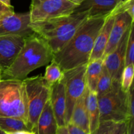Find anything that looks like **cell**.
<instances>
[{
	"mask_svg": "<svg viewBox=\"0 0 134 134\" xmlns=\"http://www.w3.org/2000/svg\"><path fill=\"white\" fill-rule=\"evenodd\" d=\"M103 67L102 58L89 61L86 69V86L90 91L96 92L97 84Z\"/></svg>",
	"mask_w": 134,
	"mask_h": 134,
	"instance_id": "19",
	"label": "cell"
},
{
	"mask_svg": "<svg viewBox=\"0 0 134 134\" xmlns=\"http://www.w3.org/2000/svg\"><path fill=\"white\" fill-rule=\"evenodd\" d=\"M128 110H129V114L131 119H134V98H133V85L130 88L129 91L128 92Z\"/></svg>",
	"mask_w": 134,
	"mask_h": 134,
	"instance_id": "27",
	"label": "cell"
},
{
	"mask_svg": "<svg viewBox=\"0 0 134 134\" xmlns=\"http://www.w3.org/2000/svg\"><path fill=\"white\" fill-rule=\"evenodd\" d=\"M53 56L47 42L34 33L25 37L23 46L13 62L3 69L2 79L23 81L31 71L51 62Z\"/></svg>",
	"mask_w": 134,
	"mask_h": 134,
	"instance_id": "2",
	"label": "cell"
},
{
	"mask_svg": "<svg viewBox=\"0 0 134 134\" xmlns=\"http://www.w3.org/2000/svg\"><path fill=\"white\" fill-rule=\"evenodd\" d=\"M0 116L22 119L27 125V98L23 81L13 79L0 81Z\"/></svg>",
	"mask_w": 134,
	"mask_h": 134,
	"instance_id": "4",
	"label": "cell"
},
{
	"mask_svg": "<svg viewBox=\"0 0 134 134\" xmlns=\"http://www.w3.org/2000/svg\"><path fill=\"white\" fill-rule=\"evenodd\" d=\"M0 1H1V2L3 3L4 4L8 5V6H12L11 3H10L11 0H0Z\"/></svg>",
	"mask_w": 134,
	"mask_h": 134,
	"instance_id": "33",
	"label": "cell"
},
{
	"mask_svg": "<svg viewBox=\"0 0 134 134\" xmlns=\"http://www.w3.org/2000/svg\"><path fill=\"white\" fill-rule=\"evenodd\" d=\"M0 130L5 132L30 130L26 122L23 120L7 116H0Z\"/></svg>",
	"mask_w": 134,
	"mask_h": 134,
	"instance_id": "20",
	"label": "cell"
},
{
	"mask_svg": "<svg viewBox=\"0 0 134 134\" xmlns=\"http://www.w3.org/2000/svg\"><path fill=\"white\" fill-rule=\"evenodd\" d=\"M113 81L107 69L103 65V69L98 79L96 87V94L98 98L103 96L111 90Z\"/></svg>",
	"mask_w": 134,
	"mask_h": 134,
	"instance_id": "22",
	"label": "cell"
},
{
	"mask_svg": "<svg viewBox=\"0 0 134 134\" xmlns=\"http://www.w3.org/2000/svg\"><path fill=\"white\" fill-rule=\"evenodd\" d=\"M129 120L116 123L110 134H127Z\"/></svg>",
	"mask_w": 134,
	"mask_h": 134,
	"instance_id": "26",
	"label": "cell"
},
{
	"mask_svg": "<svg viewBox=\"0 0 134 134\" xmlns=\"http://www.w3.org/2000/svg\"><path fill=\"white\" fill-rule=\"evenodd\" d=\"M7 134H36V133L31 130H18L15 132H5Z\"/></svg>",
	"mask_w": 134,
	"mask_h": 134,
	"instance_id": "30",
	"label": "cell"
},
{
	"mask_svg": "<svg viewBox=\"0 0 134 134\" xmlns=\"http://www.w3.org/2000/svg\"><path fill=\"white\" fill-rule=\"evenodd\" d=\"M130 31V28L124 34L115 49L103 59V65L111 75L113 81L120 82L121 75L124 68L126 47Z\"/></svg>",
	"mask_w": 134,
	"mask_h": 134,
	"instance_id": "10",
	"label": "cell"
},
{
	"mask_svg": "<svg viewBox=\"0 0 134 134\" xmlns=\"http://www.w3.org/2000/svg\"><path fill=\"white\" fill-rule=\"evenodd\" d=\"M116 11V10H115ZM134 20L126 12L116 13L109 39L106 46L102 59L115 49L120 39L133 24Z\"/></svg>",
	"mask_w": 134,
	"mask_h": 134,
	"instance_id": "11",
	"label": "cell"
},
{
	"mask_svg": "<svg viewBox=\"0 0 134 134\" xmlns=\"http://www.w3.org/2000/svg\"><path fill=\"white\" fill-rule=\"evenodd\" d=\"M88 88L76 102L72 111L69 123L81 128L86 133L90 134V123L86 105V98Z\"/></svg>",
	"mask_w": 134,
	"mask_h": 134,
	"instance_id": "16",
	"label": "cell"
},
{
	"mask_svg": "<svg viewBox=\"0 0 134 134\" xmlns=\"http://www.w3.org/2000/svg\"><path fill=\"white\" fill-rule=\"evenodd\" d=\"M2 79V71H0V81Z\"/></svg>",
	"mask_w": 134,
	"mask_h": 134,
	"instance_id": "35",
	"label": "cell"
},
{
	"mask_svg": "<svg viewBox=\"0 0 134 134\" xmlns=\"http://www.w3.org/2000/svg\"><path fill=\"white\" fill-rule=\"evenodd\" d=\"M87 63L64 71L66 109L65 121L69 123L76 102L86 90V69Z\"/></svg>",
	"mask_w": 134,
	"mask_h": 134,
	"instance_id": "7",
	"label": "cell"
},
{
	"mask_svg": "<svg viewBox=\"0 0 134 134\" xmlns=\"http://www.w3.org/2000/svg\"><path fill=\"white\" fill-rule=\"evenodd\" d=\"M51 86L57 83L64 78V71L55 60L52 59L50 65L46 68L45 73L43 77Z\"/></svg>",
	"mask_w": 134,
	"mask_h": 134,
	"instance_id": "21",
	"label": "cell"
},
{
	"mask_svg": "<svg viewBox=\"0 0 134 134\" xmlns=\"http://www.w3.org/2000/svg\"><path fill=\"white\" fill-rule=\"evenodd\" d=\"M69 1H71V2L77 4V5H80L83 0H69Z\"/></svg>",
	"mask_w": 134,
	"mask_h": 134,
	"instance_id": "34",
	"label": "cell"
},
{
	"mask_svg": "<svg viewBox=\"0 0 134 134\" xmlns=\"http://www.w3.org/2000/svg\"><path fill=\"white\" fill-rule=\"evenodd\" d=\"M88 18L86 10H75L69 15L30 22V27L34 33L47 42L54 54L64 47Z\"/></svg>",
	"mask_w": 134,
	"mask_h": 134,
	"instance_id": "3",
	"label": "cell"
},
{
	"mask_svg": "<svg viewBox=\"0 0 134 134\" xmlns=\"http://www.w3.org/2000/svg\"><path fill=\"white\" fill-rule=\"evenodd\" d=\"M116 123L112 121H103L99 122L98 128L90 134H110Z\"/></svg>",
	"mask_w": 134,
	"mask_h": 134,
	"instance_id": "25",
	"label": "cell"
},
{
	"mask_svg": "<svg viewBox=\"0 0 134 134\" xmlns=\"http://www.w3.org/2000/svg\"><path fill=\"white\" fill-rule=\"evenodd\" d=\"M133 64H130L124 67L120 78V87L124 92H128L133 85Z\"/></svg>",
	"mask_w": 134,
	"mask_h": 134,
	"instance_id": "23",
	"label": "cell"
},
{
	"mask_svg": "<svg viewBox=\"0 0 134 134\" xmlns=\"http://www.w3.org/2000/svg\"><path fill=\"white\" fill-rule=\"evenodd\" d=\"M67 128H68V132L69 134H88L81 130V128H78V127L75 126L73 125V124L68 123L66 125Z\"/></svg>",
	"mask_w": 134,
	"mask_h": 134,
	"instance_id": "29",
	"label": "cell"
},
{
	"mask_svg": "<svg viewBox=\"0 0 134 134\" xmlns=\"http://www.w3.org/2000/svg\"><path fill=\"white\" fill-rule=\"evenodd\" d=\"M2 70H3V68H1V66L0 65V71H2Z\"/></svg>",
	"mask_w": 134,
	"mask_h": 134,
	"instance_id": "37",
	"label": "cell"
},
{
	"mask_svg": "<svg viewBox=\"0 0 134 134\" xmlns=\"http://www.w3.org/2000/svg\"><path fill=\"white\" fill-rule=\"evenodd\" d=\"M134 24L132 25L130 31L129 37L127 41L124 59V67L133 64L134 62Z\"/></svg>",
	"mask_w": 134,
	"mask_h": 134,
	"instance_id": "24",
	"label": "cell"
},
{
	"mask_svg": "<svg viewBox=\"0 0 134 134\" xmlns=\"http://www.w3.org/2000/svg\"><path fill=\"white\" fill-rule=\"evenodd\" d=\"M86 105L90 123V132L91 133L98 128L99 124L98 98L96 92L90 91L88 89L86 98Z\"/></svg>",
	"mask_w": 134,
	"mask_h": 134,
	"instance_id": "18",
	"label": "cell"
},
{
	"mask_svg": "<svg viewBox=\"0 0 134 134\" xmlns=\"http://www.w3.org/2000/svg\"><path fill=\"white\" fill-rule=\"evenodd\" d=\"M50 102L52 111L57 122L58 126H66L65 121V85L63 80L51 86Z\"/></svg>",
	"mask_w": 134,
	"mask_h": 134,
	"instance_id": "13",
	"label": "cell"
},
{
	"mask_svg": "<svg viewBox=\"0 0 134 134\" xmlns=\"http://www.w3.org/2000/svg\"><path fill=\"white\" fill-rule=\"evenodd\" d=\"M78 6L69 0H31L29 11L30 22L69 15Z\"/></svg>",
	"mask_w": 134,
	"mask_h": 134,
	"instance_id": "8",
	"label": "cell"
},
{
	"mask_svg": "<svg viewBox=\"0 0 134 134\" xmlns=\"http://www.w3.org/2000/svg\"><path fill=\"white\" fill-rule=\"evenodd\" d=\"M24 37L0 35V65L3 69L10 65L24 43Z\"/></svg>",
	"mask_w": 134,
	"mask_h": 134,
	"instance_id": "12",
	"label": "cell"
},
{
	"mask_svg": "<svg viewBox=\"0 0 134 134\" xmlns=\"http://www.w3.org/2000/svg\"><path fill=\"white\" fill-rule=\"evenodd\" d=\"M116 14V12L114 9L107 15L103 26L97 35L89 61L101 59L103 57L106 46L109 39L110 34L113 26Z\"/></svg>",
	"mask_w": 134,
	"mask_h": 134,
	"instance_id": "14",
	"label": "cell"
},
{
	"mask_svg": "<svg viewBox=\"0 0 134 134\" xmlns=\"http://www.w3.org/2000/svg\"><path fill=\"white\" fill-rule=\"evenodd\" d=\"M58 127L49 99L38 118L36 134H56Z\"/></svg>",
	"mask_w": 134,
	"mask_h": 134,
	"instance_id": "17",
	"label": "cell"
},
{
	"mask_svg": "<svg viewBox=\"0 0 134 134\" xmlns=\"http://www.w3.org/2000/svg\"><path fill=\"white\" fill-rule=\"evenodd\" d=\"M0 134H7V133H5V132H3V131H2V130H0Z\"/></svg>",
	"mask_w": 134,
	"mask_h": 134,
	"instance_id": "36",
	"label": "cell"
},
{
	"mask_svg": "<svg viewBox=\"0 0 134 134\" xmlns=\"http://www.w3.org/2000/svg\"><path fill=\"white\" fill-rule=\"evenodd\" d=\"M108 14L89 17L64 47L54 54L53 60L63 71L88 62L97 35Z\"/></svg>",
	"mask_w": 134,
	"mask_h": 134,
	"instance_id": "1",
	"label": "cell"
},
{
	"mask_svg": "<svg viewBox=\"0 0 134 134\" xmlns=\"http://www.w3.org/2000/svg\"><path fill=\"white\" fill-rule=\"evenodd\" d=\"M14 13V7L8 6L0 1V19Z\"/></svg>",
	"mask_w": 134,
	"mask_h": 134,
	"instance_id": "28",
	"label": "cell"
},
{
	"mask_svg": "<svg viewBox=\"0 0 134 134\" xmlns=\"http://www.w3.org/2000/svg\"><path fill=\"white\" fill-rule=\"evenodd\" d=\"M30 13H13L0 19V35L26 37L34 34L30 27Z\"/></svg>",
	"mask_w": 134,
	"mask_h": 134,
	"instance_id": "9",
	"label": "cell"
},
{
	"mask_svg": "<svg viewBox=\"0 0 134 134\" xmlns=\"http://www.w3.org/2000/svg\"><path fill=\"white\" fill-rule=\"evenodd\" d=\"M27 104V126L36 133L38 118L47 101L50 99L51 86L41 75L23 80Z\"/></svg>",
	"mask_w": 134,
	"mask_h": 134,
	"instance_id": "5",
	"label": "cell"
},
{
	"mask_svg": "<svg viewBox=\"0 0 134 134\" xmlns=\"http://www.w3.org/2000/svg\"><path fill=\"white\" fill-rule=\"evenodd\" d=\"M128 99V92L122 91L120 82L113 81L111 90L98 98L99 122L112 121L118 123L130 120Z\"/></svg>",
	"mask_w": 134,
	"mask_h": 134,
	"instance_id": "6",
	"label": "cell"
},
{
	"mask_svg": "<svg viewBox=\"0 0 134 134\" xmlns=\"http://www.w3.org/2000/svg\"><path fill=\"white\" fill-rule=\"evenodd\" d=\"M127 134H134V119H131L129 120Z\"/></svg>",
	"mask_w": 134,
	"mask_h": 134,
	"instance_id": "31",
	"label": "cell"
},
{
	"mask_svg": "<svg viewBox=\"0 0 134 134\" xmlns=\"http://www.w3.org/2000/svg\"><path fill=\"white\" fill-rule=\"evenodd\" d=\"M56 134H69L68 132V128L66 126H60L58 127L57 131H56Z\"/></svg>",
	"mask_w": 134,
	"mask_h": 134,
	"instance_id": "32",
	"label": "cell"
},
{
	"mask_svg": "<svg viewBox=\"0 0 134 134\" xmlns=\"http://www.w3.org/2000/svg\"><path fill=\"white\" fill-rule=\"evenodd\" d=\"M123 0H83L75 10H86L89 17L109 14Z\"/></svg>",
	"mask_w": 134,
	"mask_h": 134,
	"instance_id": "15",
	"label": "cell"
}]
</instances>
